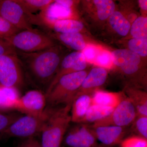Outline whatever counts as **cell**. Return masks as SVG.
<instances>
[{
    "label": "cell",
    "instance_id": "1",
    "mask_svg": "<svg viewBox=\"0 0 147 147\" xmlns=\"http://www.w3.org/2000/svg\"><path fill=\"white\" fill-rule=\"evenodd\" d=\"M24 69L32 82L47 90L53 81L63 58L59 45H56L46 50L33 53L16 50Z\"/></svg>",
    "mask_w": 147,
    "mask_h": 147
},
{
    "label": "cell",
    "instance_id": "2",
    "mask_svg": "<svg viewBox=\"0 0 147 147\" xmlns=\"http://www.w3.org/2000/svg\"><path fill=\"white\" fill-rule=\"evenodd\" d=\"M113 67L125 82V86L146 90L147 73L145 58L127 48L117 49L111 52Z\"/></svg>",
    "mask_w": 147,
    "mask_h": 147
},
{
    "label": "cell",
    "instance_id": "3",
    "mask_svg": "<svg viewBox=\"0 0 147 147\" xmlns=\"http://www.w3.org/2000/svg\"><path fill=\"white\" fill-rule=\"evenodd\" d=\"M71 104L53 108L41 129L42 147H61L71 122Z\"/></svg>",
    "mask_w": 147,
    "mask_h": 147
},
{
    "label": "cell",
    "instance_id": "4",
    "mask_svg": "<svg viewBox=\"0 0 147 147\" xmlns=\"http://www.w3.org/2000/svg\"><path fill=\"white\" fill-rule=\"evenodd\" d=\"M88 72L85 70L62 76L53 88L45 93L48 107L72 104L76 92Z\"/></svg>",
    "mask_w": 147,
    "mask_h": 147
},
{
    "label": "cell",
    "instance_id": "5",
    "mask_svg": "<svg viewBox=\"0 0 147 147\" xmlns=\"http://www.w3.org/2000/svg\"><path fill=\"white\" fill-rule=\"evenodd\" d=\"M6 40L16 50L25 53L40 52L57 45L49 35L34 29L21 31Z\"/></svg>",
    "mask_w": 147,
    "mask_h": 147
},
{
    "label": "cell",
    "instance_id": "6",
    "mask_svg": "<svg viewBox=\"0 0 147 147\" xmlns=\"http://www.w3.org/2000/svg\"><path fill=\"white\" fill-rule=\"evenodd\" d=\"M53 109L51 107L46 108L45 113L42 115L21 116L0 134V139L11 137L25 139L35 137L40 134Z\"/></svg>",
    "mask_w": 147,
    "mask_h": 147
},
{
    "label": "cell",
    "instance_id": "7",
    "mask_svg": "<svg viewBox=\"0 0 147 147\" xmlns=\"http://www.w3.org/2000/svg\"><path fill=\"white\" fill-rule=\"evenodd\" d=\"M23 66L16 54L0 57V86L18 90L24 84Z\"/></svg>",
    "mask_w": 147,
    "mask_h": 147
},
{
    "label": "cell",
    "instance_id": "8",
    "mask_svg": "<svg viewBox=\"0 0 147 147\" xmlns=\"http://www.w3.org/2000/svg\"><path fill=\"white\" fill-rule=\"evenodd\" d=\"M137 116V110L134 104L125 95L110 115L93 123L91 126H115L127 127L131 125Z\"/></svg>",
    "mask_w": 147,
    "mask_h": 147
},
{
    "label": "cell",
    "instance_id": "9",
    "mask_svg": "<svg viewBox=\"0 0 147 147\" xmlns=\"http://www.w3.org/2000/svg\"><path fill=\"white\" fill-rule=\"evenodd\" d=\"M47 105L45 94L39 90H31L19 98L13 110L25 115L40 116L45 113Z\"/></svg>",
    "mask_w": 147,
    "mask_h": 147
},
{
    "label": "cell",
    "instance_id": "10",
    "mask_svg": "<svg viewBox=\"0 0 147 147\" xmlns=\"http://www.w3.org/2000/svg\"><path fill=\"white\" fill-rule=\"evenodd\" d=\"M67 147H100L90 125L84 123L67 130L62 144Z\"/></svg>",
    "mask_w": 147,
    "mask_h": 147
},
{
    "label": "cell",
    "instance_id": "11",
    "mask_svg": "<svg viewBox=\"0 0 147 147\" xmlns=\"http://www.w3.org/2000/svg\"><path fill=\"white\" fill-rule=\"evenodd\" d=\"M0 15L20 30L33 29L26 13L15 0H0Z\"/></svg>",
    "mask_w": 147,
    "mask_h": 147
},
{
    "label": "cell",
    "instance_id": "12",
    "mask_svg": "<svg viewBox=\"0 0 147 147\" xmlns=\"http://www.w3.org/2000/svg\"><path fill=\"white\" fill-rule=\"evenodd\" d=\"M87 62L82 52L74 51L66 55L62 60L57 71L46 90H50L62 76L86 70Z\"/></svg>",
    "mask_w": 147,
    "mask_h": 147
},
{
    "label": "cell",
    "instance_id": "13",
    "mask_svg": "<svg viewBox=\"0 0 147 147\" xmlns=\"http://www.w3.org/2000/svg\"><path fill=\"white\" fill-rule=\"evenodd\" d=\"M90 127L97 141L100 142V147H113L120 144L127 132V127L115 126Z\"/></svg>",
    "mask_w": 147,
    "mask_h": 147
},
{
    "label": "cell",
    "instance_id": "14",
    "mask_svg": "<svg viewBox=\"0 0 147 147\" xmlns=\"http://www.w3.org/2000/svg\"><path fill=\"white\" fill-rule=\"evenodd\" d=\"M108 76V71L106 69L98 66L93 67L84 79L74 98L81 94H92L95 91L105 84Z\"/></svg>",
    "mask_w": 147,
    "mask_h": 147
},
{
    "label": "cell",
    "instance_id": "15",
    "mask_svg": "<svg viewBox=\"0 0 147 147\" xmlns=\"http://www.w3.org/2000/svg\"><path fill=\"white\" fill-rule=\"evenodd\" d=\"M75 9L66 7L54 1L45 10L35 14L37 18L51 21L63 19H76Z\"/></svg>",
    "mask_w": 147,
    "mask_h": 147
},
{
    "label": "cell",
    "instance_id": "16",
    "mask_svg": "<svg viewBox=\"0 0 147 147\" xmlns=\"http://www.w3.org/2000/svg\"><path fill=\"white\" fill-rule=\"evenodd\" d=\"M88 10L93 20L104 23L116 10V4L111 0H94L89 2Z\"/></svg>",
    "mask_w": 147,
    "mask_h": 147
},
{
    "label": "cell",
    "instance_id": "17",
    "mask_svg": "<svg viewBox=\"0 0 147 147\" xmlns=\"http://www.w3.org/2000/svg\"><path fill=\"white\" fill-rule=\"evenodd\" d=\"M92 94H83L76 96L71 104V122L81 123L92 105Z\"/></svg>",
    "mask_w": 147,
    "mask_h": 147
},
{
    "label": "cell",
    "instance_id": "18",
    "mask_svg": "<svg viewBox=\"0 0 147 147\" xmlns=\"http://www.w3.org/2000/svg\"><path fill=\"white\" fill-rule=\"evenodd\" d=\"M125 96L124 92H114L97 89L92 94V105L115 108Z\"/></svg>",
    "mask_w": 147,
    "mask_h": 147
},
{
    "label": "cell",
    "instance_id": "19",
    "mask_svg": "<svg viewBox=\"0 0 147 147\" xmlns=\"http://www.w3.org/2000/svg\"><path fill=\"white\" fill-rule=\"evenodd\" d=\"M46 33L55 40H57L64 45L78 52H82L87 44L81 32L60 34L49 32Z\"/></svg>",
    "mask_w": 147,
    "mask_h": 147
},
{
    "label": "cell",
    "instance_id": "20",
    "mask_svg": "<svg viewBox=\"0 0 147 147\" xmlns=\"http://www.w3.org/2000/svg\"><path fill=\"white\" fill-rule=\"evenodd\" d=\"M123 92L134 104L137 110V115L147 117V94L146 91L125 86Z\"/></svg>",
    "mask_w": 147,
    "mask_h": 147
},
{
    "label": "cell",
    "instance_id": "21",
    "mask_svg": "<svg viewBox=\"0 0 147 147\" xmlns=\"http://www.w3.org/2000/svg\"><path fill=\"white\" fill-rule=\"evenodd\" d=\"M106 23L113 32L119 36L125 37L129 34L131 24L119 11H115Z\"/></svg>",
    "mask_w": 147,
    "mask_h": 147
},
{
    "label": "cell",
    "instance_id": "22",
    "mask_svg": "<svg viewBox=\"0 0 147 147\" xmlns=\"http://www.w3.org/2000/svg\"><path fill=\"white\" fill-rule=\"evenodd\" d=\"M20 97L18 90L0 86V110L8 112L13 110L17 100Z\"/></svg>",
    "mask_w": 147,
    "mask_h": 147
},
{
    "label": "cell",
    "instance_id": "23",
    "mask_svg": "<svg viewBox=\"0 0 147 147\" xmlns=\"http://www.w3.org/2000/svg\"><path fill=\"white\" fill-rule=\"evenodd\" d=\"M115 108L101 105H92L81 123H93L110 115Z\"/></svg>",
    "mask_w": 147,
    "mask_h": 147
},
{
    "label": "cell",
    "instance_id": "24",
    "mask_svg": "<svg viewBox=\"0 0 147 147\" xmlns=\"http://www.w3.org/2000/svg\"><path fill=\"white\" fill-rule=\"evenodd\" d=\"M27 16L45 10L53 2V0H15Z\"/></svg>",
    "mask_w": 147,
    "mask_h": 147
},
{
    "label": "cell",
    "instance_id": "25",
    "mask_svg": "<svg viewBox=\"0 0 147 147\" xmlns=\"http://www.w3.org/2000/svg\"><path fill=\"white\" fill-rule=\"evenodd\" d=\"M129 34L131 38H147V18L139 16L131 24Z\"/></svg>",
    "mask_w": 147,
    "mask_h": 147
},
{
    "label": "cell",
    "instance_id": "26",
    "mask_svg": "<svg viewBox=\"0 0 147 147\" xmlns=\"http://www.w3.org/2000/svg\"><path fill=\"white\" fill-rule=\"evenodd\" d=\"M128 50L136 53L142 58L147 56V38H131L127 42Z\"/></svg>",
    "mask_w": 147,
    "mask_h": 147
},
{
    "label": "cell",
    "instance_id": "27",
    "mask_svg": "<svg viewBox=\"0 0 147 147\" xmlns=\"http://www.w3.org/2000/svg\"><path fill=\"white\" fill-rule=\"evenodd\" d=\"M131 131L136 136L147 139V117L137 115L131 125Z\"/></svg>",
    "mask_w": 147,
    "mask_h": 147
},
{
    "label": "cell",
    "instance_id": "28",
    "mask_svg": "<svg viewBox=\"0 0 147 147\" xmlns=\"http://www.w3.org/2000/svg\"><path fill=\"white\" fill-rule=\"evenodd\" d=\"M96 66L106 69H113V64L111 52L101 49L98 53L94 63Z\"/></svg>",
    "mask_w": 147,
    "mask_h": 147
},
{
    "label": "cell",
    "instance_id": "29",
    "mask_svg": "<svg viewBox=\"0 0 147 147\" xmlns=\"http://www.w3.org/2000/svg\"><path fill=\"white\" fill-rule=\"evenodd\" d=\"M22 116L21 114L17 113L0 112V134Z\"/></svg>",
    "mask_w": 147,
    "mask_h": 147
},
{
    "label": "cell",
    "instance_id": "30",
    "mask_svg": "<svg viewBox=\"0 0 147 147\" xmlns=\"http://www.w3.org/2000/svg\"><path fill=\"white\" fill-rule=\"evenodd\" d=\"M21 31L0 15V38L6 40Z\"/></svg>",
    "mask_w": 147,
    "mask_h": 147
},
{
    "label": "cell",
    "instance_id": "31",
    "mask_svg": "<svg viewBox=\"0 0 147 147\" xmlns=\"http://www.w3.org/2000/svg\"><path fill=\"white\" fill-rule=\"evenodd\" d=\"M121 147H147V139L133 135L123 139Z\"/></svg>",
    "mask_w": 147,
    "mask_h": 147
},
{
    "label": "cell",
    "instance_id": "32",
    "mask_svg": "<svg viewBox=\"0 0 147 147\" xmlns=\"http://www.w3.org/2000/svg\"><path fill=\"white\" fill-rule=\"evenodd\" d=\"M101 49L92 44H88L82 52L87 63L94 64Z\"/></svg>",
    "mask_w": 147,
    "mask_h": 147
},
{
    "label": "cell",
    "instance_id": "33",
    "mask_svg": "<svg viewBox=\"0 0 147 147\" xmlns=\"http://www.w3.org/2000/svg\"><path fill=\"white\" fill-rule=\"evenodd\" d=\"M16 54V50L7 41L0 38V57Z\"/></svg>",
    "mask_w": 147,
    "mask_h": 147
},
{
    "label": "cell",
    "instance_id": "34",
    "mask_svg": "<svg viewBox=\"0 0 147 147\" xmlns=\"http://www.w3.org/2000/svg\"><path fill=\"white\" fill-rule=\"evenodd\" d=\"M17 147H42L41 143L35 137L23 139Z\"/></svg>",
    "mask_w": 147,
    "mask_h": 147
},
{
    "label": "cell",
    "instance_id": "35",
    "mask_svg": "<svg viewBox=\"0 0 147 147\" xmlns=\"http://www.w3.org/2000/svg\"><path fill=\"white\" fill-rule=\"evenodd\" d=\"M139 7L141 10L145 12H147V0H139L138 1Z\"/></svg>",
    "mask_w": 147,
    "mask_h": 147
},
{
    "label": "cell",
    "instance_id": "36",
    "mask_svg": "<svg viewBox=\"0 0 147 147\" xmlns=\"http://www.w3.org/2000/svg\"><path fill=\"white\" fill-rule=\"evenodd\" d=\"M0 112H1V110H0Z\"/></svg>",
    "mask_w": 147,
    "mask_h": 147
}]
</instances>
